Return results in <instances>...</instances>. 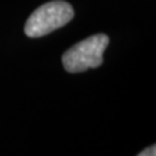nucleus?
Instances as JSON below:
<instances>
[{
	"label": "nucleus",
	"instance_id": "1",
	"mask_svg": "<svg viewBox=\"0 0 156 156\" xmlns=\"http://www.w3.org/2000/svg\"><path fill=\"white\" fill-rule=\"evenodd\" d=\"M74 17L73 6L64 0H52L38 9L29 16L25 25V34L29 38H41L65 26Z\"/></svg>",
	"mask_w": 156,
	"mask_h": 156
},
{
	"label": "nucleus",
	"instance_id": "2",
	"mask_svg": "<svg viewBox=\"0 0 156 156\" xmlns=\"http://www.w3.org/2000/svg\"><path fill=\"white\" fill-rule=\"evenodd\" d=\"M110 42L104 34L93 35L71 46L62 55V65L71 74L84 73L90 68H97L103 64V54Z\"/></svg>",
	"mask_w": 156,
	"mask_h": 156
},
{
	"label": "nucleus",
	"instance_id": "3",
	"mask_svg": "<svg viewBox=\"0 0 156 156\" xmlns=\"http://www.w3.org/2000/svg\"><path fill=\"white\" fill-rule=\"evenodd\" d=\"M137 156H156V146L152 145L149 147H146L143 152H140Z\"/></svg>",
	"mask_w": 156,
	"mask_h": 156
}]
</instances>
